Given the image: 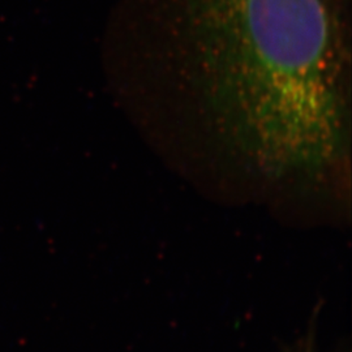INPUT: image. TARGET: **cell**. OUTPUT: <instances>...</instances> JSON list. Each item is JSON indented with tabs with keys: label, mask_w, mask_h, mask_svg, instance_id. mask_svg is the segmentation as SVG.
Returning <instances> with one entry per match:
<instances>
[{
	"label": "cell",
	"mask_w": 352,
	"mask_h": 352,
	"mask_svg": "<svg viewBox=\"0 0 352 352\" xmlns=\"http://www.w3.org/2000/svg\"><path fill=\"white\" fill-rule=\"evenodd\" d=\"M315 325L308 329L307 334L299 340L289 352H316Z\"/></svg>",
	"instance_id": "7a4b0ae2"
},
{
	"label": "cell",
	"mask_w": 352,
	"mask_h": 352,
	"mask_svg": "<svg viewBox=\"0 0 352 352\" xmlns=\"http://www.w3.org/2000/svg\"><path fill=\"white\" fill-rule=\"evenodd\" d=\"M176 84L226 149L269 179L318 174L346 151L340 0H175Z\"/></svg>",
	"instance_id": "6da1fadb"
}]
</instances>
